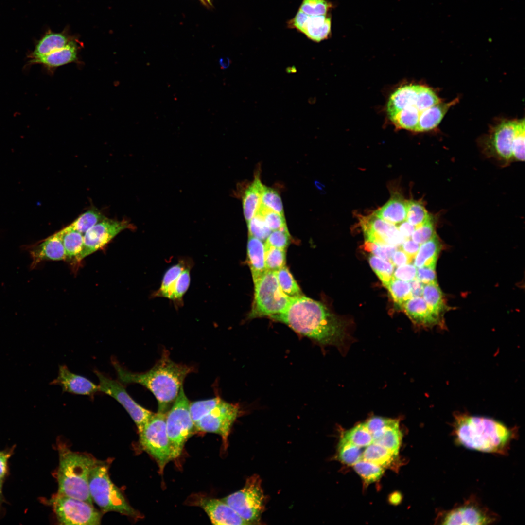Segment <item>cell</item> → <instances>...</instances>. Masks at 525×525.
I'll return each mask as SVG.
<instances>
[{
    "mask_svg": "<svg viewBox=\"0 0 525 525\" xmlns=\"http://www.w3.org/2000/svg\"><path fill=\"white\" fill-rule=\"evenodd\" d=\"M270 318L321 345L340 349L345 344L343 323L323 303L304 296L293 298L284 312Z\"/></svg>",
    "mask_w": 525,
    "mask_h": 525,
    "instance_id": "1",
    "label": "cell"
},
{
    "mask_svg": "<svg viewBox=\"0 0 525 525\" xmlns=\"http://www.w3.org/2000/svg\"><path fill=\"white\" fill-rule=\"evenodd\" d=\"M111 362L120 382L138 384L146 388L158 402V412L165 413L175 401L185 378L194 370L192 366L173 361L167 352L150 370L143 373L128 371L114 358Z\"/></svg>",
    "mask_w": 525,
    "mask_h": 525,
    "instance_id": "2",
    "label": "cell"
},
{
    "mask_svg": "<svg viewBox=\"0 0 525 525\" xmlns=\"http://www.w3.org/2000/svg\"><path fill=\"white\" fill-rule=\"evenodd\" d=\"M452 427V434L458 445L498 455L508 454L517 436L516 428L491 418L466 413L455 414Z\"/></svg>",
    "mask_w": 525,
    "mask_h": 525,
    "instance_id": "3",
    "label": "cell"
},
{
    "mask_svg": "<svg viewBox=\"0 0 525 525\" xmlns=\"http://www.w3.org/2000/svg\"><path fill=\"white\" fill-rule=\"evenodd\" d=\"M58 492L93 505L88 486L90 472L99 460L87 453L71 451L63 443L58 444Z\"/></svg>",
    "mask_w": 525,
    "mask_h": 525,
    "instance_id": "4",
    "label": "cell"
},
{
    "mask_svg": "<svg viewBox=\"0 0 525 525\" xmlns=\"http://www.w3.org/2000/svg\"><path fill=\"white\" fill-rule=\"evenodd\" d=\"M108 463L99 461L90 472L89 491L92 501L102 512L115 511L134 519L140 514L129 504L121 490L111 481L108 473Z\"/></svg>",
    "mask_w": 525,
    "mask_h": 525,
    "instance_id": "5",
    "label": "cell"
},
{
    "mask_svg": "<svg viewBox=\"0 0 525 525\" xmlns=\"http://www.w3.org/2000/svg\"><path fill=\"white\" fill-rule=\"evenodd\" d=\"M254 284V298L249 318L269 316L284 312L293 298L281 290L276 271L268 270Z\"/></svg>",
    "mask_w": 525,
    "mask_h": 525,
    "instance_id": "6",
    "label": "cell"
},
{
    "mask_svg": "<svg viewBox=\"0 0 525 525\" xmlns=\"http://www.w3.org/2000/svg\"><path fill=\"white\" fill-rule=\"evenodd\" d=\"M190 404L182 386L166 413V431L172 459L181 455L186 441L195 430L190 413Z\"/></svg>",
    "mask_w": 525,
    "mask_h": 525,
    "instance_id": "7",
    "label": "cell"
},
{
    "mask_svg": "<svg viewBox=\"0 0 525 525\" xmlns=\"http://www.w3.org/2000/svg\"><path fill=\"white\" fill-rule=\"evenodd\" d=\"M249 524L260 522L265 509V497L262 480L257 474L248 477L239 490L222 499Z\"/></svg>",
    "mask_w": 525,
    "mask_h": 525,
    "instance_id": "8",
    "label": "cell"
},
{
    "mask_svg": "<svg viewBox=\"0 0 525 525\" xmlns=\"http://www.w3.org/2000/svg\"><path fill=\"white\" fill-rule=\"evenodd\" d=\"M166 416L165 413H154L139 433L141 447L156 460L161 472L172 459L166 431Z\"/></svg>",
    "mask_w": 525,
    "mask_h": 525,
    "instance_id": "9",
    "label": "cell"
},
{
    "mask_svg": "<svg viewBox=\"0 0 525 525\" xmlns=\"http://www.w3.org/2000/svg\"><path fill=\"white\" fill-rule=\"evenodd\" d=\"M56 518L62 525H97L102 513L83 500L57 493L49 500Z\"/></svg>",
    "mask_w": 525,
    "mask_h": 525,
    "instance_id": "10",
    "label": "cell"
},
{
    "mask_svg": "<svg viewBox=\"0 0 525 525\" xmlns=\"http://www.w3.org/2000/svg\"><path fill=\"white\" fill-rule=\"evenodd\" d=\"M498 519L496 513L483 505L478 498L472 496L451 509L440 511L436 522L441 525H490Z\"/></svg>",
    "mask_w": 525,
    "mask_h": 525,
    "instance_id": "11",
    "label": "cell"
},
{
    "mask_svg": "<svg viewBox=\"0 0 525 525\" xmlns=\"http://www.w3.org/2000/svg\"><path fill=\"white\" fill-rule=\"evenodd\" d=\"M99 379V391L115 399L123 407L135 422L139 433L155 413L138 403L126 391L119 381L112 379L98 370L94 371Z\"/></svg>",
    "mask_w": 525,
    "mask_h": 525,
    "instance_id": "12",
    "label": "cell"
},
{
    "mask_svg": "<svg viewBox=\"0 0 525 525\" xmlns=\"http://www.w3.org/2000/svg\"><path fill=\"white\" fill-rule=\"evenodd\" d=\"M240 413L238 404L222 399L215 407L194 423L195 430L218 434L226 449L230 430Z\"/></svg>",
    "mask_w": 525,
    "mask_h": 525,
    "instance_id": "13",
    "label": "cell"
},
{
    "mask_svg": "<svg viewBox=\"0 0 525 525\" xmlns=\"http://www.w3.org/2000/svg\"><path fill=\"white\" fill-rule=\"evenodd\" d=\"M128 221L115 220L105 218L88 229L84 235V243L77 262L102 248L120 232L133 229Z\"/></svg>",
    "mask_w": 525,
    "mask_h": 525,
    "instance_id": "14",
    "label": "cell"
},
{
    "mask_svg": "<svg viewBox=\"0 0 525 525\" xmlns=\"http://www.w3.org/2000/svg\"><path fill=\"white\" fill-rule=\"evenodd\" d=\"M358 219L367 241L399 247L405 240L396 225L383 220L374 212L367 216L360 215Z\"/></svg>",
    "mask_w": 525,
    "mask_h": 525,
    "instance_id": "15",
    "label": "cell"
},
{
    "mask_svg": "<svg viewBox=\"0 0 525 525\" xmlns=\"http://www.w3.org/2000/svg\"><path fill=\"white\" fill-rule=\"evenodd\" d=\"M517 121H505L492 131L486 144V153L490 157L508 163L512 161V146Z\"/></svg>",
    "mask_w": 525,
    "mask_h": 525,
    "instance_id": "16",
    "label": "cell"
},
{
    "mask_svg": "<svg viewBox=\"0 0 525 525\" xmlns=\"http://www.w3.org/2000/svg\"><path fill=\"white\" fill-rule=\"evenodd\" d=\"M287 24L289 28L296 29L315 42L326 39L331 35V17L328 14L309 16L298 9Z\"/></svg>",
    "mask_w": 525,
    "mask_h": 525,
    "instance_id": "17",
    "label": "cell"
},
{
    "mask_svg": "<svg viewBox=\"0 0 525 525\" xmlns=\"http://www.w3.org/2000/svg\"><path fill=\"white\" fill-rule=\"evenodd\" d=\"M214 525H249L223 500L200 497L196 501Z\"/></svg>",
    "mask_w": 525,
    "mask_h": 525,
    "instance_id": "18",
    "label": "cell"
},
{
    "mask_svg": "<svg viewBox=\"0 0 525 525\" xmlns=\"http://www.w3.org/2000/svg\"><path fill=\"white\" fill-rule=\"evenodd\" d=\"M32 259L30 268H35L46 261L66 260L65 249L62 240L56 232L34 245L27 246Z\"/></svg>",
    "mask_w": 525,
    "mask_h": 525,
    "instance_id": "19",
    "label": "cell"
},
{
    "mask_svg": "<svg viewBox=\"0 0 525 525\" xmlns=\"http://www.w3.org/2000/svg\"><path fill=\"white\" fill-rule=\"evenodd\" d=\"M60 385L63 392L93 396L99 387L88 378L71 372L67 366L60 365L57 377L50 383Z\"/></svg>",
    "mask_w": 525,
    "mask_h": 525,
    "instance_id": "20",
    "label": "cell"
},
{
    "mask_svg": "<svg viewBox=\"0 0 525 525\" xmlns=\"http://www.w3.org/2000/svg\"><path fill=\"white\" fill-rule=\"evenodd\" d=\"M401 306L409 318L418 326L431 327L442 324L432 314L422 297H412Z\"/></svg>",
    "mask_w": 525,
    "mask_h": 525,
    "instance_id": "21",
    "label": "cell"
},
{
    "mask_svg": "<svg viewBox=\"0 0 525 525\" xmlns=\"http://www.w3.org/2000/svg\"><path fill=\"white\" fill-rule=\"evenodd\" d=\"M374 213L383 220L396 226L406 220L407 200L398 192H393L389 200Z\"/></svg>",
    "mask_w": 525,
    "mask_h": 525,
    "instance_id": "22",
    "label": "cell"
},
{
    "mask_svg": "<svg viewBox=\"0 0 525 525\" xmlns=\"http://www.w3.org/2000/svg\"><path fill=\"white\" fill-rule=\"evenodd\" d=\"M78 46L73 40L66 47L56 50L37 59L29 61L30 65L39 64L52 70L58 67L76 62Z\"/></svg>",
    "mask_w": 525,
    "mask_h": 525,
    "instance_id": "23",
    "label": "cell"
},
{
    "mask_svg": "<svg viewBox=\"0 0 525 525\" xmlns=\"http://www.w3.org/2000/svg\"><path fill=\"white\" fill-rule=\"evenodd\" d=\"M247 261L251 272L253 282H255L266 271L264 242L253 236H248Z\"/></svg>",
    "mask_w": 525,
    "mask_h": 525,
    "instance_id": "24",
    "label": "cell"
},
{
    "mask_svg": "<svg viewBox=\"0 0 525 525\" xmlns=\"http://www.w3.org/2000/svg\"><path fill=\"white\" fill-rule=\"evenodd\" d=\"M73 41V39L62 33H48L39 41L34 50L30 54L29 61L37 59L63 48Z\"/></svg>",
    "mask_w": 525,
    "mask_h": 525,
    "instance_id": "25",
    "label": "cell"
},
{
    "mask_svg": "<svg viewBox=\"0 0 525 525\" xmlns=\"http://www.w3.org/2000/svg\"><path fill=\"white\" fill-rule=\"evenodd\" d=\"M257 174L250 185L246 188L242 196L244 215L246 223L256 214L261 203L263 185Z\"/></svg>",
    "mask_w": 525,
    "mask_h": 525,
    "instance_id": "26",
    "label": "cell"
},
{
    "mask_svg": "<svg viewBox=\"0 0 525 525\" xmlns=\"http://www.w3.org/2000/svg\"><path fill=\"white\" fill-rule=\"evenodd\" d=\"M457 101L455 99L449 103L440 102L426 109L420 118L416 132H425L435 128L450 107Z\"/></svg>",
    "mask_w": 525,
    "mask_h": 525,
    "instance_id": "27",
    "label": "cell"
},
{
    "mask_svg": "<svg viewBox=\"0 0 525 525\" xmlns=\"http://www.w3.org/2000/svg\"><path fill=\"white\" fill-rule=\"evenodd\" d=\"M422 296L432 314L443 323L442 317L447 305L437 282L424 284Z\"/></svg>",
    "mask_w": 525,
    "mask_h": 525,
    "instance_id": "28",
    "label": "cell"
},
{
    "mask_svg": "<svg viewBox=\"0 0 525 525\" xmlns=\"http://www.w3.org/2000/svg\"><path fill=\"white\" fill-rule=\"evenodd\" d=\"M373 442L376 443L398 455L400 447L402 434L397 420L383 429L372 434Z\"/></svg>",
    "mask_w": 525,
    "mask_h": 525,
    "instance_id": "29",
    "label": "cell"
},
{
    "mask_svg": "<svg viewBox=\"0 0 525 525\" xmlns=\"http://www.w3.org/2000/svg\"><path fill=\"white\" fill-rule=\"evenodd\" d=\"M441 248V242L436 234L430 239L420 245L414 258V265L417 268L423 266L436 267Z\"/></svg>",
    "mask_w": 525,
    "mask_h": 525,
    "instance_id": "30",
    "label": "cell"
},
{
    "mask_svg": "<svg viewBox=\"0 0 525 525\" xmlns=\"http://www.w3.org/2000/svg\"><path fill=\"white\" fill-rule=\"evenodd\" d=\"M57 232L65 249L66 260H75L77 262L83 245L84 235L75 229L70 225Z\"/></svg>",
    "mask_w": 525,
    "mask_h": 525,
    "instance_id": "31",
    "label": "cell"
},
{
    "mask_svg": "<svg viewBox=\"0 0 525 525\" xmlns=\"http://www.w3.org/2000/svg\"><path fill=\"white\" fill-rule=\"evenodd\" d=\"M398 455L375 442L366 447L362 459L381 467H392L397 462Z\"/></svg>",
    "mask_w": 525,
    "mask_h": 525,
    "instance_id": "32",
    "label": "cell"
},
{
    "mask_svg": "<svg viewBox=\"0 0 525 525\" xmlns=\"http://www.w3.org/2000/svg\"><path fill=\"white\" fill-rule=\"evenodd\" d=\"M192 265L190 260L183 259L178 263L172 265L165 272L159 289L152 295L154 297H163L169 298L172 287L182 271L187 266Z\"/></svg>",
    "mask_w": 525,
    "mask_h": 525,
    "instance_id": "33",
    "label": "cell"
},
{
    "mask_svg": "<svg viewBox=\"0 0 525 525\" xmlns=\"http://www.w3.org/2000/svg\"><path fill=\"white\" fill-rule=\"evenodd\" d=\"M192 265L186 267L175 281L169 299L172 300L176 308L183 305V297L190 284V270Z\"/></svg>",
    "mask_w": 525,
    "mask_h": 525,
    "instance_id": "34",
    "label": "cell"
},
{
    "mask_svg": "<svg viewBox=\"0 0 525 525\" xmlns=\"http://www.w3.org/2000/svg\"><path fill=\"white\" fill-rule=\"evenodd\" d=\"M276 274L279 285L285 295L291 298L302 295L299 286L285 265L276 271Z\"/></svg>",
    "mask_w": 525,
    "mask_h": 525,
    "instance_id": "35",
    "label": "cell"
},
{
    "mask_svg": "<svg viewBox=\"0 0 525 525\" xmlns=\"http://www.w3.org/2000/svg\"><path fill=\"white\" fill-rule=\"evenodd\" d=\"M356 472L368 484L379 479L384 472L383 468L374 463L363 459L353 465Z\"/></svg>",
    "mask_w": 525,
    "mask_h": 525,
    "instance_id": "36",
    "label": "cell"
},
{
    "mask_svg": "<svg viewBox=\"0 0 525 525\" xmlns=\"http://www.w3.org/2000/svg\"><path fill=\"white\" fill-rule=\"evenodd\" d=\"M105 217L96 209L92 208L78 217L71 224L75 229L84 235L91 228Z\"/></svg>",
    "mask_w": 525,
    "mask_h": 525,
    "instance_id": "37",
    "label": "cell"
},
{
    "mask_svg": "<svg viewBox=\"0 0 525 525\" xmlns=\"http://www.w3.org/2000/svg\"><path fill=\"white\" fill-rule=\"evenodd\" d=\"M431 217L420 200H407L406 220L415 228L426 222Z\"/></svg>",
    "mask_w": 525,
    "mask_h": 525,
    "instance_id": "38",
    "label": "cell"
},
{
    "mask_svg": "<svg viewBox=\"0 0 525 525\" xmlns=\"http://www.w3.org/2000/svg\"><path fill=\"white\" fill-rule=\"evenodd\" d=\"M359 447H365L373 442V437L365 422L346 431L342 437Z\"/></svg>",
    "mask_w": 525,
    "mask_h": 525,
    "instance_id": "39",
    "label": "cell"
},
{
    "mask_svg": "<svg viewBox=\"0 0 525 525\" xmlns=\"http://www.w3.org/2000/svg\"><path fill=\"white\" fill-rule=\"evenodd\" d=\"M362 453L360 447L341 438L338 447V458L342 462L353 465L362 459Z\"/></svg>",
    "mask_w": 525,
    "mask_h": 525,
    "instance_id": "40",
    "label": "cell"
},
{
    "mask_svg": "<svg viewBox=\"0 0 525 525\" xmlns=\"http://www.w3.org/2000/svg\"><path fill=\"white\" fill-rule=\"evenodd\" d=\"M385 287L393 301L400 306L412 297L409 282L396 279L393 277Z\"/></svg>",
    "mask_w": 525,
    "mask_h": 525,
    "instance_id": "41",
    "label": "cell"
},
{
    "mask_svg": "<svg viewBox=\"0 0 525 525\" xmlns=\"http://www.w3.org/2000/svg\"><path fill=\"white\" fill-rule=\"evenodd\" d=\"M369 262L383 284L385 286L393 278L394 266L391 262L374 255L369 257Z\"/></svg>",
    "mask_w": 525,
    "mask_h": 525,
    "instance_id": "42",
    "label": "cell"
},
{
    "mask_svg": "<svg viewBox=\"0 0 525 525\" xmlns=\"http://www.w3.org/2000/svg\"><path fill=\"white\" fill-rule=\"evenodd\" d=\"M285 250L265 244V263L266 270L276 271L285 266Z\"/></svg>",
    "mask_w": 525,
    "mask_h": 525,
    "instance_id": "43",
    "label": "cell"
},
{
    "mask_svg": "<svg viewBox=\"0 0 525 525\" xmlns=\"http://www.w3.org/2000/svg\"><path fill=\"white\" fill-rule=\"evenodd\" d=\"M525 120L517 121L516 131L512 146V161L525 160Z\"/></svg>",
    "mask_w": 525,
    "mask_h": 525,
    "instance_id": "44",
    "label": "cell"
},
{
    "mask_svg": "<svg viewBox=\"0 0 525 525\" xmlns=\"http://www.w3.org/2000/svg\"><path fill=\"white\" fill-rule=\"evenodd\" d=\"M222 400L219 397L190 402V411L194 423L208 413Z\"/></svg>",
    "mask_w": 525,
    "mask_h": 525,
    "instance_id": "45",
    "label": "cell"
},
{
    "mask_svg": "<svg viewBox=\"0 0 525 525\" xmlns=\"http://www.w3.org/2000/svg\"><path fill=\"white\" fill-rule=\"evenodd\" d=\"M260 204L284 215L282 202L279 193L275 190L263 185Z\"/></svg>",
    "mask_w": 525,
    "mask_h": 525,
    "instance_id": "46",
    "label": "cell"
},
{
    "mask_svg": "<svg viewBox=\"0 0 525 525\" xmlns=\"http://www.w3.org/2000/svg\"><path fill=\"white\" fill-rule=\"evenodd\" d=\"M256 213L261 215L271 231L287 228L284 215L260 204Z\"/></svg>",
    "mask_w": 525,
    "mask_h": 525,
    "instance_id": "47",
    "label": "cell"
},
{
    "mask_svg": "<svg viewBox=\"0 0 525 525\" xmlns=\"http://www.w3.org/2000/svg\"><path fill=\"white\" fill-rule=\"evenodd\" d=\"M333 6L327 0H302L299 10L309 16L328 14Z\"/></svg>",
    "mask_w": 525,
    "mask_h": 525,
    "instance_id": "48",
    "label": "cell"
},
{
    "mask_svg": "<svg viewBox=\"0 0 525 525\" xmlns=\"http://www.w3.org/2000/svg\"><path fill=\"white\" fill-rule=\"evenodd\" d=\"M247 224L249 236L255 237L264 242L272 231L266 225L262 217L257 213Z\"/></svg>",
    "mask_w": 525,
    "mask_h": 525,
    "instance_id": "49",
    "label": "cell"
},
{
    "mask_svg": "<svg viewBox=\"0 0 525 525\" xmlns=\"http://www.w3.org/2000/svg\"><path fill=\"white\" fill-rule=\"evenodd\" d=\"M362 247L365 251L371 252L373 255L390 262L391 258L398 247L366 240Z\"/></svg>",
    "mask_w": 525,
    "mask_h": 525,
    "instance_id": "50",
    "label": "cell"
},
{
    "mask_svg": "<svg viewBox=\"0 0 525 525\" xmlns=\"http://www.w3.org/2000/svg\"><path fill=\"white\" fill-rule=\"evenodd\" d=\"M436 234L434 221L431 217L426 222L415 228L411 238L420 245L430 239Z\"/></svg>",
    "mask_w": 525,
    "mask_h": 525,
    "instance_id": "51",
    "label": "cell"
},
{
    "mask_svg": "<svg viewBox=\"0 0 525 525\" xmlns=\"http://www.w3.org/2000/svg\"><path fill=\"white\" fill-rule=\"evenodd\" d=\"M290 238L291 236L287 228L271 231L264 243L271 246L285 249L289 244Z\"/></svg>",
    "mask_w": 525,
    "mask_h": 525,
    "instance_id": "52",
    "label": "cell"
},
{
    "mask_svg": "<svg viewBox=\"0 0 525 525\" xmlns=\"http://www.w3.org/2000/svg\"><path fill=\"white\" fill-rule=\"evenodd\" d=\"M416 267L410 263L402 265L394 270L393 278L406 281H410L416 278Z\"/></svg>",
    "mask_w": 525,
    "mask_h": 525,
    "instance_id": "53",
    "label": "cell"
},
{
    "mask_svg": "<svg viewBox=\"0 0 525 525\" xmlns=\"http://www.w3.org/2000/svg\"><path fill=\"white\" fill-rule=\"evenodd\" d=\"M393 419L379 416H373L365 422L371 435L389 424Z\"/></svg>",
    "mask_w": 525,
    "mask_h": 525,
    "instance_id": "54",
    "label": "cell"
},
{
    "mask_svg": "<svg viewBox=\"0 0 525 525\" xmlns=\"http://www.w3.org/2000/svg\"><path fill=\"white\" fill-rule=\"evenodd\" d=\"M418 268L416 278L423 284L437 281L435 267L423 266Z\"/></svg>",
    "mask_w": 525,
    "mask_h": 525,
    "instance_id": "55",
    "label": "cell"
},
{
    "mask_svg": "<svg viewBox=\"0 0 525 525\" xmlns=\"http://www.w3.org/2000/svg\"><path fill=\"white\" fill-rule=\"evenodd\" d=\"M413 259L401 249L397 250L393 254L390 262L394 266H400L411 263Z\"/></svg>",
    "mask_w": 525,
    "mask_h": 525,
    "instance_id": "56",
    "label": "cell"
},
{
    "mask_svg": "<svg viewBox=\"0 0 525 525\" xmlns=\"http://www.w3.org/2000/svg\"><path fill=\"white\" fill-rule=\"evenodd\" d=\"M420 246V245L414 242L411 238H409L405 239L399 248L414 259Z\"/></svg>",
    "mask_w": 525,
    "mask_h": 525,
    "instance_id": "57",
    "label": "cell"
},
{
    "mask_svg": "<svg viewBox=\"0 0 525 525\" xmlns=\"http://www.w3.org/2000/svg\"><path fill=\"white\" fill-rule=\"evenodd\" d=\"M11 451H0V481H2L7 473L8 460L11 455Z\"/></svg>",
    "mask_w": 525,
    "mask_h": 525,
    "instance_id": "58",
    "label": "cell"
},
{
    "mask_svg": "<svg viewBox=\"0 0 525 525\" xmlns=\"http://www.w3.org/2000/svg\"><path fill=\"white\" fill-rule=\"evenodd\" d=\"M398 229L405 239L411 238L415 227L406 220L397 225Z\"/></svg>",
    "mask_w": 525,
    "mask_h": 525,
    "instance_id": "59",
    "label": "cell"
},
{
    "mask_svg": "<svg viewBox=\"0 0 525 525\" xmlns=\"http://www.w3.org/2000/svg\"><path fill=\"white\" fill-rule=\"evenodd\" d=\"M412 297H421L424 284L416 278L409 281Z\"/></svg>",
    "mask_w": 525,
    "mask_h": 525,
    "instance_id": "60",
    "label": "cell"
},
{
    "mask_svg": "<svg viewBox=\"0 0 525 525\" xmlns=\"http://www.w3.org/2000/svg\"><path fill=\"white\" fill-rule=\"evenodd\" d=\"M231 61L229 58H221L219 60V64L221 69H227L230 65Z\"/></svg>",
    "mask_w": 525,
    "mask_h": 525,
    "instance_id": "61",
    "label": "cell"
},
{
    "mask_svg": "<svg viewBox=\"0 0 525 525\" xmlns=\"http://www.w3.org/2000/svg\"><path fill=\"white\" fill-rule=\"evenodd\" d=\"M401 500V494L398 492L393 493L389 497V501L393 504H398Z\"/></svg>",
    "mask_w": 525,
    "mask_h": 525,
    "instance_id": "62",
    "label": "cell"
},
{
    "mask_svg": "<svg viewBox=\"0 0 525 525\" xmlns=\"http://www.w3.org/2000/svg\"><path fill=\"white\" fill-rule=\"evenodd\" d=\"M2 500L3 498L2 493V481H0V509Z\"/></svg>",
    "mask_w": 525,
    "mask_h": 525,
    "instance_id": "63",
    "label": "cell"
},
{
    "mask_svg": "<svg viewBox=\"0 0 525 525\" xmlns=\"http://www.w3.org/2000/svg\"><path fill=\"white\" fill-rule=\"evenodd\" d=\"M206 6L211 5V0H200Z\"/></svg>",
    "mask_w": 525,
    "mask_h": 525,
    "instance_id": "64",
    "label": "cell"
}]
</instances>
